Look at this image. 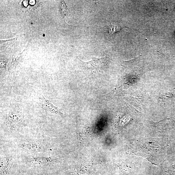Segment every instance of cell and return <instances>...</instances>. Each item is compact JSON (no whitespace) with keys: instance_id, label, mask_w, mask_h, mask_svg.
<instances>
[{"instance_id":"1","label":"cell","mask_w":175,"mask_h":175,"mask_svg":"<svg viewBox=\"0 0 175 175\" xmlns=\"http://www.w3.org/2000/svg\"><path fill=\"white\" fill-rule=\"evenodd\" d=\"M28 119L25 113L19 108L6 112L2 118V125L6 130L13 131L26 126Z\"/></svg>"},{"instance_id":"2","label":"cell","mask_w":175,"mask_h":175,"mask_svg":"<svg viewBox=\"0 0 175 175\" xmlns=\"http://www.w3.org/2000/svg\"><path fill=\"white\" fill-rule=\"evenodd\" d=\"M19 147L27 152L36 153L46 151L51 146L48 143L38 140L22 141L19 144Z\"/></svg>"},{"instance_id":"3","label":"cell","mask_w":175,"mask_h":175,"mask_svg":"<svg viewBox=\"0 0 175 175\" xmlns=\"http://www.w3.org/2000/svg\"><path fill=\"white\" fill-rule=\"evenodd\" d=\"M108 61L107 57L101 58H94L90 61L85 62L81 61L84 69L89 72H98L102 71Z\"/></svg>"},{"instance_id":"4","label":"cell","mask_w":175,"mask_h":175,"mask_svg":"<svg viewBox=\"0 0 175 175\" xmlns=\"http://www.w3.org/2000/svg\"><path fill=\"white\" fill-rule=\"evenodd\" d=\"M39 98L42 107L44 110L51 113L57 114L59 113L58 108L53 105L51 101L47 99L42 94H39Z\"/></svg>"},{"instance_id":"5","label":"cell","mask_w":175,"mask_h":175,"mask_svg":"<svg viewBox=\"0 0 175 175\" xmlns=\"http://www.w3.org/2000/svg\"><path fill=\"white\" fill-rule=\"evenodd\" d=\"M56 159L51 157H43L29 159L28 162L30 164L39 165H48L54 164Z\"/></svg>"},{"instance_id":"6","label":"cell","mask_w":175,"mask_h":175,"mask_svg":"<svg viewBox=\"0 0 175 175\" xmlns=\"http://www.w3.org/2000/svg\"><path fill=\"white\" fill-rule=\"evenodd\" d=\"M13 161L12 157H3L1 158V171L3 174H9L13 163Z\"/></svg>"},{"instance_id":"7","label":"cell","mask_w":175,"mask_h":175,"mask_svg":"<svg viewBox=\"0 0 175 175\" xmlns=\"http://www.w3.org/2000/svg\"><path fill=\"white\" fill-rule=\"evenodd\" d=\"M124 26L118 24H111L108 29V33L110 35H112L115 33L119 32Z\"/></svg>"},{"instance_id":"8","label":"cell","mask_w":175,"mask_h":175,"mask_svg":"<svg viewBox=\"0 0 175 175\" xmlns=\"http://www.w3.org/2000/svg\"><path fill=\"white\" fill-rule=\"evenodd\" d=\"M22 60V56L21 54H14L12 57V62L11 66L15 67H16L21 62Z\"/></svg>"},{"instance_id":"9","label":"cell","mask_w":175,"mask_h":175,"mask_svg":"<svg viewBox=\"0 0 175 175\" xmlns=\"http://www.w3.org/2000/svg\"><path fill=\"white\" fill-rule=\"evenodd\" d=\"M62 14L64 17L67 16V7L65 2L62 1L60 4Z\"/></svg>"},{"instance_id":"10","label":"cell","mask_w":175,"mask_h":175,"mask_svg":"<svg viewBox=\"0 0 175 175\" xmlns=\"http://www.w3.org/2000/svg\"></svg>"}]
</instances>
